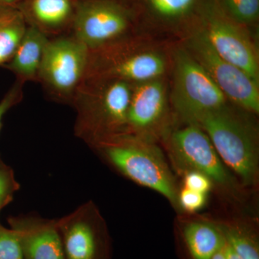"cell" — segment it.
Returning <instances> with one entry per match:
<instances>
[{
  "label": "cell",
  "instance_id": "f546056e",
  "mask_svg": "<svg viewBox=\"0 0 259 259\" xmlns=\"http://www.w3.org/2000/svg\"></svg>",
  "mask_w": 259,
  "mask_h": 259
},
{
  "label": "cell",
  "instance_id": "2e32d148",
  "mask_svg": "<svg viewBox=\"0 0 259 259\" xmlns=\"http://www.w3.org/2000/svg\"><path fill=\"white\" fill-rule=\"evenodd\" d=\"M50 38L28 25L11 60L3 67L11 71L16 80L24 83L37 81L44 52Z\"/></svg>",
  "mask_w": 259,
  "mask_h": 259
},
{
  "label": "cell",
  "instance_id": "ac0fdd59",
  "mask_svg": "<svg viewBox=\"0 0 259 259\" xmlns=\"http://www.w3.org/2000/svg\"><path fill=\"white\" fill-rule=\"evenodd\" d=\"M27 28L26 20L19 9L0 15V66L11 60Z\"/></svg>",
  "mask_w": 259,
  "mask_h": 259
},
{
  "label": "cell",
  "instance_id": "7402d4cb",
  "mask_svg": "<svg viewBox=\"0 0 259 259\" xmlns=\"http://www.w3.org/2000/svg\"><path fill=\"white\" fill-rule=\"evenodd\" d=\"M20 187L12 168L7 165L0 168V212L13 202L15 194L20 190Z\"/></svg>",
  "mask_w": 259,
  "mask_h": 259
},
{
  "label": "cell",
  "instance_id": "30bf717a",
  "mask_svg": "<svg viewBox=\"0 0 259 259\" xmlns=\"http://www.w3.org/2000/svg\"><path fill=\"white\" fill-rule=\"evenodd\" d=\"M57 221L65 259H107L106 233L95 204H81Z\"/></svg>",
  "mask_w": 259,
  "mask_h": 259
},
{
  "label": "cell",
  "instance_id": "603a6c76",
  "mask_svg": "<svg viewBox=\"0 0 259 259\" xmlns=\"http://www.w3.org/2000/svg\"><path fill=\"white\" fill-rule=\"evenodd\" d=\"M24 85L25 83L15 80L13 86L0 101V132L3 127V121L5 115L23 100Z\"/></svg>",
  "mask_w": 259,
  "mask_h": 259
},
{
  "label": "cell",
  "instance_id": "83f0119b",
  "mask_svg": "<svg viewBox=\"0 0 259 259\" xmlns=\"http://www.w3.org/2000/svg\"><path fill=\"white\" fill-rule=\"evenodd\" d=\"M211 259H227L226 255H225L224 250H223V246L222 248H220V249L212 255Z\"/></svg>",
  "mask_w": 259,
  "mask_h": 259
},
{
  "label": "cell",
  "instance_id": "277c9868",
  "mask_svg": "<svg viewBox=\"0 0 259 259\" xmlns=\"http://www.w3.org/2000/svg\"><path fill=\"white\" fill-rule=\"evenodd\" d=\"M166 69L161 54L140 50L128 35L89 51L85 79H116L136 84L160 79Z\"/></svg>",
  "mask_w": 259,
  "mask_h": 259
},
{
  "label": "cell",
  "instance_id": "9c48e42d",
  "mask_svg": "<svg viewBox=\"0 0 259 259\" xmlns=\"http://www.w3.org/2000/svg\"><path fill=\"white\" fill-rule=\"evenodd\" d=\"M135 21L126 3L118 0H83L76 8L71 35L89 50L128 36Z\"/></svg>",
  "mask_w": 259,
  "mask_h": 259
},
{
  "label": "cell",
  "instance_id": "3957f363",
  "mask_svg": "<svg viewBox=\"0 0 259 259\" xmlns=\"http://www.w3.org/2000/svg\"><path fill=\"white\" fill-rule=\"evenodd\" d=\"M208 136L220 156L245 183L253 182L258 169V148L253 130L225 105L190 122Z\"/></svg>",
  "mask_w": 259,
  "mask_h": 259
},
{
  "label": "cell",
  "instance_id": "cb8c5ba5",
  "mask_svg": "<svg viewBox=\"0 0 259 259\" xmlns=\"http://www.w3.org/2000/svg\"><path fill=\"white\" fill-rule=\"evenodd\" d=\"M180 203L188 212H195L202 208L206 202V194L185 188L181 192Z\"/></svg>",
  "mask_w": 259,
  "mask_h": 259
},
{
  "label": "cell",
  "instance_id": "ba28073f",
  "mask_svg": "<svg viewBox=\"0 0 259 259\" xmlns=\"http://www.w3.org/2000/svg\"><path fill=\"white\" fill-rule=\"evenodd\" d=\"M185 49L209 75L227 99L248 111L259 112V83L231 64L213 49L202 29L194 23L190 28Z\"/></svg>",
  "mask_w": 259,
  "mask_h": 259
},
{
  "label": "cell",
  "instance_id": "8fae6325",
  "mask_svg": "<svg viewBox=\"0 0 259 259\" xmlns=\"http://www.w3.org/2000/svg\"><path fill=\"white\" fill-rule=\"evenodd\" d=\"M175 156L187 166L219 183H226L228 175L219 155L205 132L195 124L175 131L171 137Z\"/></svg>",
  "mask_w": 259,
  "mask_h": 259
},
{
  "label": "cell",
  "instance_id": "52a82bcc",
  "mask_svg": "<svg viewBox=\"0 0 259 259\" xmlns=\"http://www.w3.org/2000/svg\"><path fill=\"white\" fill-rule=\"evenodd\" d=\"M174 63L172 102L188 123L226 105L224 94L185 47L175 51Z\"/></svg>",
  "mask_w": 259,
  "mask_h": 259
},
{
  "label": "cell",
  "instance_id": "5b68a950",
  "mask_svg": "<svg viewBox=\"0 0 259 259\" xmlns=\"http://www.w3.org/2000/svg\"><path fill=\"white\" fill-rule=\"evenodd\" d=\"M89 49L71 34L51 38L44 52L37 82L59 104L71 105L86 76Z\"/></svg>",
  "mask_w": 259,
  "mask_h": 259
},
{
  "label": "cell",
  "instance_id": "8992f818",
  "mask_svg": "<svg viewBox=\"0 0 259 259\" xmlns=\"http://www.w3.org/2000/svg\"><path fill=\"white\" fill-rule=\"evenodd\" d=\"M196 23L221 57L259 83L258 53L249 32L229 16L219 0H204Z\"/></svg>",
  "mask_w": 259,
  "mask_h": 259
},
{
  "label": "cell",
  "instance_id": "d6986e66",
  "mask_svg": "<svg viewBox=\"0 0 259 259\" xmlns=\"http://www.w3.org/2000/svg\"><path fill=\"white\" fill-rule=\"evenodd\" d=\"M220 230L227 243L242 259H259L258 244L248 233L233 227Z\"/></svg>",
  "mask_w": 259,
  "mask_h": 259
},
{
  "label": "cell",
  "instance_id": "e0dca14e",
  "mask_svg": "<svg viewBox=\"0 0 259 259\" xmlns=\"http://www.w3.org/2000/svg\"><path fill=\"white\" fill-rule=\"evenodd\" d=\"M184 237L194 259H211L225 243L221 230L205 223L187 225L184 230Z\"/></svg>",
  "mask_w": 259,
  "mask_h": 259
},
{
  "label": "cell",
  "instance_id": "4316f807",
  "mask_svg": "<svg viewBox=\"0 0 259 259\" xmlns=\"http://www.w3.org/2000/svg\"><path fill=\"white\" fill-rule=\"evenodd\" d=\"M223 250H224L225 255H226L227 259H242L239 255L237 254L234 250L227 243L226 240H225L224 245H223Z\"/></svg>",
  "mask_w": 259,
  "mask_h": 259
},
{
  "label": "cell",
  "instance_id": "484cf974",
  "mask_svg": "<svg viewBox=\"0 0 259 259\" xmlns=\"http://www.w3.org/2000/svg\"><path fill=\"white\" fill-rule=\"evenodd\" d=\"M23 0H0V15L10 11L18 9Z\"/></svg>",
  "mask_w": 259,
  "mask_h": 259
},
{
  "label": "cell",
  "instance_id": "5bb4252c",
  "mask_svg": "<svg viewBox=\"0 0 259 259\" xmlns=\"http://www.w3.org/2000/svg\"><path fill=\"white\" fill-rule=\"evenodd\" d=\"M74 0H27L18 9L28 25L40 30L49 38L71 34L76 8Z\"/></svg>",
  "mask_w": 259,
  "mask_h": 259
},
{
  "label": "cell",
  "instance_id": "ffe728a7",
  "mask_svg": "<svg viewBox=\"0 0 259 259\" xmlns=\"http://www.w3.org/2000/svg\"><path fill=\"white\" fill-rule=\"evenodd\" d=\"M227 13L237 23L248 26L259 18V0H219Z\"/></svg>",
  "mask_w": 259,
  "mask_h": 259
},
{
  "label": "cell",
  "instance_id": "9a60e30c",
  "mask_svg": "<svg viewBox=\"0 0 259 259\" xmlns=\"http://www.w3.org/2000/svg\"><path fill=\"white\" fill-rule=\"evenodd\" d=\"M204 0H132L130 9L153 25L174 28H190L198 18Z\"/></svg>",
  "mask_w": 259,
  "mask_h": 259
},
{
  "label": "cell",
  "instance_id": "7a4b0ae2",
  "mask_svg": "<svg viewBox=\"0 0 259 259\" xmlns=\"http://www.w3.org/2000/svg\"><path fill=\"white\" fill-rule=\"evenodd\" d=\"M124 176L175 201L173 177L159 150L141 136L122 133L92 146Z\"/></svg>",
  "mask_w": 259,
  "mask_h": 259
},
{
  "label": "cell",
  "instance_id": "44dd1931",
  "mask_svg": "<svg viewBox=\"0 0 259 259\" xmlns=\"http://www.w3.org/2000/svg\"><path fill=\"white\" fill-rule=\"evenodd\" d=\"M0 259H24L16 232L0 225Z\"/></svg>",
  "mask_w": 259,
  "mask_h": 259
},
{
  "label": "cell",
  "instance_id": "f1b7e54d",
  "mask_svg": "<svg viewBox=\"0 0 259 259\" xmlns=\"http://www.w3.org/2000/svg\"><path fill=\"white\" fill-rule=\"evenodd\" d=\"M6 166V164L3 162V159H2L1 156H0V168H3Z\"/></svg>",
  "mask_w": 259,
  "mask_h": 259
},
{
  "label": "cell",
  "instance_id": "7c38bea8",
  "mask_svg": "<svg viewBox=\"0 0 259 259\" xmlns=\"http://www.w3.org/2000/svg\"><path fill=\"white\" fill-rule=\"evenodd\" d=\"M8 221L18 234L24 259H65L56 219L29 214L12 216Z\"/></svg>",
  "mask_w": 259,
  "mask_h": 259
},
{
  "label": "cell",
  "instance_id": "4fadbf2b",
  "mask_svg": "<svg viewBox=\"0 0 259 259\" xmlns=\"http://www.w3.org/2000/svg\"><path fill=\"white\" fill-rule=\"evenodd\" d=\"M166 107V86L160 79L134 84L125 133L141 136L152 128L163 118Z\"/></svg>",
  "mask_w": 259,
  "mask_h": 259
},
{
  "label": "cell",
  "instance_id": "6da1fadb",
  "mask_svg": "<svg viewBox=\"0 0 259 259\" xmlns=\"http://www.w3.org/2000/svg\"><path fill=\"white\" fill-rule=\"evenodd\" d=\"M133 88L121 80H83L71 105L76 112L75 136L92 147L125 133Z\"/></svg>",
  "mask_w": 259,
  "mask_h": 259
},
{
  "label": "cell",
  "instance_id": "d4e9b609",
  "mask_svg": "<svg viewBox=\"0 0 259 259\" xmlns=\"http://www.w3.org/2000/svg\"><path fill=\"white\" fill-rule=\"evenodd\" d=\"M185 188L206 194L211 189V182L208 177L197 171L188 172L185 177Z\"/></svg>",
  "mask_w": 259,
  "mask_h": 259
}]
</instances>
